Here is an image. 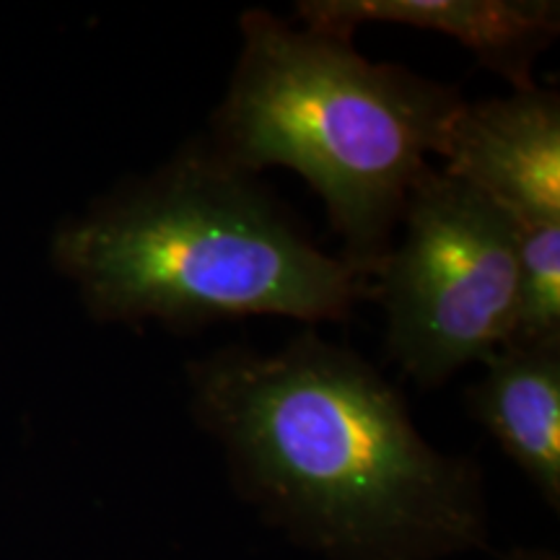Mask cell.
Masks as SVG:
<instances>
[{
	"mask_svg": "<svg viewBox=\"0 0 560 560\" xmlns=\"http://www.w3.org/2000/svg\"><path fill=\"white\" fill-rule=\"evenodd\" d=\"M195 423L231 482L301 548L332 560H439L488 548L480 467L429 444L366 359L304 330L185 366Z\"/></svg>",
	"mask_w": 560,
	"mask_h": 560,
	"instance_id": "1",
	"label": "cell"
},
{
	"mask_svg": "<svg viewBox=\"0 0 560 560\" xmlns=\"http://www.w3.org/2000/svg\"><path fill=\"white\" fill-rule=\"evenodd\" d=\"M50 260L104 325H319L374 299L361 270L319 249L260 177L221 159L202 136L62 221Z\"/></svg>",
	"mask_w": 560,
	"mask_h": 560,
	"instance_id": "2",
	"label": "cell"
},
{
	"mask_svg": "<svg viewBox=\"0 0 560 560\" xmlns=\"http://www.w3.org/2000/svg\"><path fill=\"white\" fill-rule=\"evenodd\" d=\"M240 34L226 94L202 138L255 177L283 166L310 182L342 240V260L371 280L465 96L268 9L244 11Z\"/></svg>",
	"mask_w": 560,
	"mask_h": 560,
	"instance_id": "3",
	"label": "cell"
},
{
	"mask_svg": "<svg viewBox=\"0 0 560 560\" xmlns=\"http://www.w3.org/2000/svg\"><path fill=\"white\" fill-rule=\"evenodd\" d=\"M371 289L392 361L418 387L436 389L514 332L516 223L431 164L412 185Z\"/></svg>",
	"mask_w": 560,
	"mask_h": 560,
	"instance_id": "4",
	"label": "cell"
},
{
	"mask_svg": "<svg viewBox=\"0 0 560 560\" xmlns=\"http://www.w3.org/2000/svg\"><path fill=\"white\" fill-rule=\"evenodd\" d=\"M444 170L495 202L520 226L560 223V96L529 86L462 104L446 136Z\"/></svg>",
	"mask_w": 560,
	"mask_h": 560,
	"instance_id": "5",
	"label": "cell"
},
{
	"mask_svg": "<svg viewBox=\"0 0 560 560\" xmlns=\"http://www.w3.org/2000/svg\"><path fill=\"white\" fill-rule=\"evenodd\" d=\"M296 21L353 39L363 24L444 34L511 91L535 86V62L560 34L558 0H301Z\"/></svg>",
	"mask_w": 560,
	"mask_h": 560,
	"instance_id": "6",
	"label": "cell"
},
{
	"mask_svg": "<svg viewBox=\"0 0 560 560\" xmlns=\"http://www.w3.org/2000/svg\"><path fill=\"white\" fill-rule=\"evenodd\" d=\"M467 405L542 501L560 511V346L506 342L482 361Z\"/></svg>",
	"mask_w": 560,
	"mask_h": 560,
	"instance_id": "7",
	"label": "cell"
},
{
	"mask_svg": "<svg viewBox=\"0 0 560 560\" xmlns=\"http://www.w3.org/2000/svg\"><path fill=\"white\" fill-rule=\"evenodd\" d=\"M509 342L560 346V223H516V314Z\"/></svg>",
	"mask_w": 560,
	"mask_h": 560,
	"instance_id": "8",
	"label": "cell"
},
{
	"mask_svg": "<svg viewBox=\"0 0 560 560\" xmlns=\"http://www.w3.org/2000/svg\"><path fill=\"white\" fill-rule=\"evenodd\" d=\"M506 560H560L556 552L542 550V548H516L511 550Z\"/></svg>",
	"mask_w": 560,
	"mask_h": 560,
	"instance_id": "9",
	"label": "cell"
}]
</instances>
